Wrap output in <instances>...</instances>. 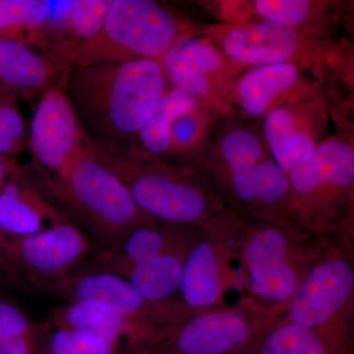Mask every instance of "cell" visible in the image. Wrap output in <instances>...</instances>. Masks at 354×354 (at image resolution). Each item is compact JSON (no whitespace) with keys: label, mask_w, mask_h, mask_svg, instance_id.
<instances>
[{"label":"cell","mask_w":354,"mask_h":354,"mask_svg":"<svg viewBox=\"0 0 354 354\" xmlns=\"http://www.w3.org/2000/svg\"><path fill=\"white\" fill-rule=\"evenodd\" d=\"M297 74V67L288 62L265 65L249 72L237 86L242 108L250 115L264 113L277 95L295 85Z\"/></svg>","instance_id":"44dd1931"},{"label":"cell","mask_w":354,"mask_h":354,"mask_svg":"<svg viewBox=\"0 0 354 354\" xmlns=\"http://www.w3.org/2000/svg\"><path fill=\"white\" fill-rule=\"evenodd\" d=\"M288 179L290 189L299 197L326 188H349L354 180L353 149L337 141L315 146L291 169Z\"/></svg>","instance_id":"2e32d148"},{"label":"cell","mask_w":354,"mask_h":354,"mask_svg":"<svg viewBox=\"0 0 354 354\" xmlns=\"http://www.w3.org/2000/svg\"><path fill=\"white\" fill-rule=\"evenodd\" d=\"M19 167L20 165L18 164L15 158L0 155V191L3 188L7 180Z\"/></svg>","instance_id":"d6a6232c"},{"label":"cell","mask_w":354,"mask_h":354,"mask_svg":"<svg viewBox=\"0 0 354 354\" xmlns=\"http://www.w3.org/2000/svg\"><path fill=\"white\" fill-rule=\"evenodd\" d=\"M69 71L46 53L20 41L0 39V92L32 101L65 80Z\"/></svg>","instance_id":"5bb4252c"},{"label":"cell","mask_w":354,"mask_h":354,"mask_svg":"<svg viewBox=\"0 0 354 354\" xmlns=\"http://www.w3.org/2000/svg\"><path fill=\"white\" fill-rule=\"evenodd\" d=\"M354 272L342 250L321 252L286 305L285 321L315 333L335 354H353Z\"/></svg>","instance_id":"5b68a950"},{"label":"cell","mask_w":354,"mask_h":354,"mask_svg":"<svg viewBox=\"0 0 354 354\" xmlns=\"http://www.w3.org/2000/svg\"><path fill=\"white\" fill-rule=\"evenodd\" d=\"M38 354H155V348L128 353L88 335L53 328Z\"/></svg>","instance_id":"83f0119b"},{"label":"cell","mask_w":354,"mask_h":354,"mask_svg":"<svg viewBox=\"0 0 354 354\" xmlns=\"http://www.w3.org/2000/svg\"><path fill=\"white\" fill-rule=\"evenodd\" d=\"M264 133L276 164L288 174L316 146L311 136L300 131L286 109H274L269 113L266 118Z\"/></svg>","instance_id":"484cf974"},{"label":"cell","mask_w":354,"mask_h":354,"mask_svg":"<svg viewBox=\"0 0 354 354\" xmlns=\"http://www.w3.org/2000/svg\"><path fill=\"white\" fill-rule=\"evenodd\" d=\"M269 326L251 322L239 310L196 313L156 346L155 354H241Z\"/></svg>","instance_id":"8fae6325"},{"label":"cell","mask_w":354,"mask_h":354,"mask_svg":"<svg viewBox=\"0 0 354 354\" xmlns=\"http://www.w3.org/2000/svg\"><path fill=\"white\" fill-rule=\"evenodd\" d=\"M70 220L20 167L0 191V234L9 237L38 234Z\"/></svg>","instance_id":"4fadbf2b"},{"label":"cell","mask_w":354,"mask_h":354,"mask_svg":"<svg viewBox=\"0 0 354 354\" xmlns=\"http://www.w3.org/2000/svg\"><path fill=\"white\" fill-rule=\"evenodd\" d=\"M38 183L60 209H64L101 241L114 245L137 227L157 223L140 209L127 186L95 155L94 143L55 176Z\"/></svg>","instance_id":"7a4b0ae2"},{"label":"cell","mask_w":354,"mask_h":354,"mask_svg":"<svg viewBox=\"0 0 354 354\" xmlns=\"http://www.w3.org/2000/svg\"><path fill=\"white\" fill-rule=\"evenodd\" d=\"M186 239L180 227L157 223L142 225L118 243L84 261L73 272H108L122 278L132 268L157 257Z\"/></svg>","instance_id":"9a60e30c"},{"label":"cell","mask_w":354,"mask_h":354,"mask_svg":"<svg viewBox=\"0 0 354 354\" xmlns=\"http://www.w3.org/2000/svg\"><path fill=\"white\" fill-rule=\"evenodd\" d=\"M241 354H335L307 328L281 321L256 335Z\"/></svg>","instance_id":"cb8c5ba5"},{"label":"cell","mask_w":354,"mask_h":354,"mask_svg":"<svg viewBox=\"0 0 354 354\" xmlns=\"http://www.w3.org/2000/svg\"><path fill=\"white\" fill-rule=\"evenodd\" d=\"M69 101L93 141L132 145L167 91L160 60L90 65L70 70Z\"/></svg>","instance_id":"6da1fadb"},{"label":"cell","mask_w":354,"mask_h":354,"mask_svg":"<svg viewBox=\"0 0 354 354\" xmlns=\"http://www.w3.org/2000/svg\"><path fill=\"white\" fill-rule=\"evenodd\" d=\"M239 247L251 291L276 304H288L321 253L310 250L288 230L272 225L247 232Z\"/></svg>","instance_id":"8992f818"},{"label":"cell","mask_w":354,"mask_h":354,"mask_svg":"<svg viewBox=\"0 0 354 354\" xmlns=\"http://www.w3.org/2000/svg\"><path fill=\"white\" fill-rule=\"evenodd\" d=\"M167 80L193 97L206 94L205 74L220 68V53L199 39H183L160 59Z\"/></svg>","instance_id":"d6986e66"},{"label":"cell","mask_w":354,"mask_h":354,"mask_svg":"<svg viewBox=\"0 0 354 354\" xmlns=\"http://www.w3.org/2000/svg\"><path fill=\"white\" fill-rule=\"evenodd\" d=\"M181 26L174 14L153 0H113L101 30L71 51L68 68L160 60L181 41Z\"/></svg>","instance_id":"3957f363"},{"label":"cell","mask_w":354,"mask_h":354,"mask_svg":"<svg viewBox=\"0 0 354 354\" xmlns=\"http://www.w3.org/2000/svg\"><path fill=\"white\" fill-rule=\"evenodd\" d=\"M41 292L75 304L143 319L164 327H177L194 314L181 302L148 301L123 278L108 272H75L41 288ZM196 314V313H195Z\"/></svg>","instance_id":"ba28073f"},{"label":"cell","mask_w":354,"mask_h":354,"mask_svg":"<svg viewBox=\"0 0 354 354\" xmlns=\"http://www.w3.org/2000/svg\"><path fill=\"white\" fill-rule=\"evenodd\" d=\"M194 106L195 97L189 93L177 88L167 91L132 143L139 142L141 147L133 149L156 158L169 153L171 121L176 116L191 113Z\"/></svg>","instance_id":"7402d4cb"},{"label":"cell","mask_w":354,"mask_h":354,"mask_svg":"<svg viewBox=\"0 0 354 354\" xmlns=\"http://www.w3.org/2000/svg\"><path fill=\"white\" fill-rule=\"evenodd\" d=\"M97 157L127 186L147 216L180 227L206 216L208 202L183 176L131 147L93 141Z\"/></svg>","instance_id":"277c9868"},{"label":"cell","mask_w":354,"mask_h":354,"mask_svg":"<svg viewBox=\"0 0 354 354\" xmlns=\"http://www.w3.org/2000/svg\"><path fill=\"white\" fill-rule=\"evenodd\" d=\"M297 32L290 27L265 21L228 32L223 48L230 57L253 65L286 64L298 48Z\"/></svg>","instance_id":"e0dca14e"},{"label":"cell","mask_w":354,"mask_h":354,"mask_svg":"<svg viewBox=\"0 0 354 354\" xmlns=\"http://www.w3.org/2000/svg\"><path fill=\"white\" fill-rule=\"evenodd\" d=\"M221 150L232 171L235 194L241 201L253 202L254 169L262 157L260 140L248 130H234L221 140Z\"/></svg>","instance_id":"d4e9b609"},{"label":"cell","mask_w":354,"mask_h":354,"mask_svg":"<svg viewBox=\"0 0 354 354\" xmlns=\"http://www.w3.org/2000/svg\"><path fill=\"white\" fill-rule=\"evenodd\" d=\"M288 172L270 160L258 162L253 174L254 201L268 206L279 204L288 196Z\"/></svg>","instance_id":"f1b7e54d"},{"label":"cell","mask_w":354,"mask_h":354,"mask_svg":"<svg viewBox=\"0 0 354 354\" xmlns=\"http://www.w3.org/2000/svg\"><path fill=\"white\" fill-rule=\"evenodd\" d=\"M66 79L39 97L32 116L28 148L39 176H55L93 146L65 91Z\"/></svg>","instance_id":"9c48e42d"},{"label":"cell","mask_w":354,"mask_h":354,"mask_svg":"<svg viewBox=\"0 0 354 354\" xmlns=\"http://www.w3.org/2000/svg\"><path fill=\"white\" fill-rule=\"evenodd\" d=\"M53 330L37 322L17 304L0 298V354H38Z\"/></svg>","instance_id":"603a6c76"},{"label":"cell","mask_w":354,"mask_h":354,"mask_svg":"<svg viewBox=\"0 0 354 354\" xmlns=\"http://www.w3.org/2000/svg\"><path fill=\"white\" fill-rule=\"evenodd\" d=\"M48 322L53 329L88 335L128 353L155 348L176 328L75 304H64L51 310Z\"/></svg>","instance_id":"30bf717a"},{"label":"cell","mask_w":354,"mask_h":354,"mask_svg":"<svg viewBox=\"0 0 354 354\" xmlns=\"http://www.w3.org/2000/svg\"><path fill=\"white\" fill-rule=\"evenodd\" d=\"M0 249L26 288L39 290L75 271L93 252L94 243L67 220L28 236L0 234Z\"/></svg>","instance_id":"52a82bcc"},{"label":"cell","mask_w":354,"mask_h":354,"mask_svg":"<svg viewBox=\"0 0 354 354\" xmlns=\"http://www.w3.org/2000/svg\"><path fill=\"white\" fill-rule=\"evenodd\" d=\"M29 128L19 108V99L0 92V155L15 158L28 148Z\"/></svg>","instance_id":"4316f807"},{"label":"cell","mask_w":354,"mask_h":354,"mask_svg":"<svg viewBox=\"0 0 354 354\" xmlns=\"http://www.w3.org/2000/svg\"><path fill=\"white\" fill-rule=\"evenodd\" d=\"M189 113L181 114L171 121L169 153L183 150L192 141L197 125L196 121L193 120Z\"/></svg>","instance_id":"4dcf8cb0"},{"label":"cell","mask_w":354,"mask_h":354,"mask_svg":"<svg viewBox=\"0 0 354 354\" xmlns=\"http://www.w3.org/2000/svg\"><path fill=\"white\" fill-rule=\"evenodd\" d=\"M193 242L187 237L157 257L132 268L122 278L148 301L171 300L180 286L184 263Z\"/></svg>","instance_id":"ffe728a7"},{"label":"cell","mask_w":354,"mask_h":354,"mask_svg":"<svg viewBox=\"0 0 354 354\" xmlns=\"http://www.w3.org/2000/svg\"><path fill=\"white\" fill-rule=\"evenodd\" d=\"M309 2L304 0H257L255 9L274 24L290 27L299 24L309 12Z\"/></svg>","instance_id":"f546056e"},{"label":"cell","mask_w":354,"mask_h":354,"mask_svg":"<svg viewBox=\"0 0 354 354\" xmlns=\"http://www.w3.org/2000/svg\"><path fill=\"white\" fill-rule=\"evenodd\" d=\"M0 286L15 288H26L24 283L20 281L13 270L11 269L10 266L7 264L3 255H2L1 249H0Z\"/></svg>","instance_id":"1f68e13d"},{"label":"cell","mask_w":354,"mask_h":354,"mask_svg":"<svg viewBox=\"0 0 354 354\" xmlns=\"http://www.w3.org/2000/svg\"><path fill=\"white\" fill-rule=\"evenodd\" d=\"M230 260L225 242L212 237L193 242L178 290L183 304L195 311L223 304L225 292L237 281Z\"/></svg>","instance_id":"7c38bea8"},{"label":"cell","mask_w":354,"mask_h":354,"mask_svg":"<svg viewBox=\"0 0 354 354\" xmlns=\"http://www.w3.org/2000/svg\"><path fill=\"white\" fill-rule=\"evenodd\" d=\"M58 6L50 0H0V39L46 53Z\"/></svg>","instance_id":"ac0fdd59"}]
</instances>
